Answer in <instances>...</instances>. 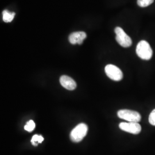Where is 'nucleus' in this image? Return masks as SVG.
<instances>
[{
  "instance_id": "9",
  "label": "nucleus",
  "mask_w": 155,
  "mask_h": 155,
  "mask_svg": "<svg viewBox=\"0 0 155 155\" xmlns=\"http://www.w3.org/2000/svg\"><path fill=\"white\" fill-rule=\"evenodd\" d=\"M15 16V12H10L8 10H4L2 12V19L5 22H11Z\"/></svg>"
},
{
  "instance_id": "5",
  "label": "nucleus",
  "mask_w": 155,
  "mask_h": 155,
  "mask_svg": "<svg viewBox=\"0 0 155 155\" xmlns=\"http://www.w3.org/2000/svg\"><path fill=\"white\" fill-rule=\"evenodd\" d=\"M107 76L114 81H120L123 78L122 71L118 67L113 64H108L105 68Z\"/></svg>"
},
{
  "instance_id": "3",
  "label": "nucleus",
  "mask_w": 155,
  "mask_h": 155,
  "mask_svg": "<svg viewBox=\"0 0 155 155\" xmlns=\"http://www.w3.org/2000/svg\"><path fill=\"white\" fill-rule=\"evenodd\" d=\"M118 117L128 122H139L141 121V116L137 111L123 109L118 111L117 113Z\"/></svg>"
},
{
  "instance_id": "4",
  "label": "nucleus",
  "mask_w": 155,
  "mask_h": 155,
  "mask_svg": "<svg viewBox=\"0 0 155 155\" xmlns=\"http://www.w3.org/2000/svg\"><path fill=\"white\" fill-rule=\"evenodd\" d=\"M114 32L116 34V41L121 46L125 48H127L132 45V39L124 32L122 28L117 27L115 28Z\"/></svg>"
},
{
  "instance_id": "10",
  "label": "nucleus",
  "mask_w": 155,
  "mask_h": 155,
  "mask_svg": "<svg viewBox=\"0 0 155 155\" xmlns=\"http://www.w3.org/2000/svg\"><path fill=\"white\" fill-rule=\"evenodd\" d=\"M44 140V138L41 135L35 134L31 139V143L34 146H37L39 143H41Z\"/></svg>"
},
{
  "instance_id": "6",
  "label": "nucleus",
  "mask_w": 155,
  "mask_h": 155,
  "mask_svg": "<svg viewBox=\"0 0 155 155\" xmlns=\"http://www.w3.org/2000/svg\"><path fill=\"white\" fill-rule=\"evenodd\" d=\"M119 127L122 130L133 134H138L141 131V127L139 122H121Z\"/></svg>"
},
{
  "instance_id": "11",
  "label": "nucleus",
  "mask_w": 155,
  "mask_h": 155,
  "mask_svg": "<svg viewBox=\"0 0 155 155\" xmlns=\"http://www.w3.org/2000/svg\"><path fill=\"white\" fill-rule=\"evenodd\" d=\"M35 128V123L34 122L33 120H29V121L27 122L26 125L24 127L25 130L29 132H32Z\"/></svg>"
},
{
  "instance_id": "13",
  "label": "nucleus",
  "mask_w": 155,
  "mask_h": 155,
  "mask_svg": "<svg viewBox=\"0 0 155 155\" xmlns=\"http://www.w3.org/2000/svg\"><path fill=\"white\" fill-rule=\"evenodd\" d=\"M149 122L152 125L155 126V109L152 110L150 114Z\"/></svg>"
},
{
  "instance_id": "8",
  "label": "nucleus",
  "mask_w": 155,
  "mask_h": 155,
  "mask_svg": "<svg viewBox=\"0 0 155 155\" xmlns=\"http://www.w3.org/2000/svg\"><path fill=\"white\" fill-rule=\"evenodd\" d=\"M60 83L64 88L68 90H74L77 87V83L75 81L67 75H62L60 78Z\"/></svg>"
},
{
  "instance_id": "7",
  "label": "nucleus",
  "mask_w": 155,
  "mask_h": 155,
  "mask_svg": "<svg viewBox=\"0 0 155 155\" xmlns=\"http://www.w3.org/2000/svg\"><path fill=\"white\" fill-rule=\"evenodd\" d=\"M86 33L82 31L73 32L68 37L69 41L72 45H82L83 40L86 38Z\"/></svg>"
},
{
  "instance_id": "1",
  "label": "nucleus",
  "mask_w": 155,
  "mask_h": 155,
  "mask_svg": "<svg viewBox=\"0 0 155 155\" xmlns=\"http://www.w3.org/2000/svg\"><path fill=\"white\" fill-rule=\"evenodd\" d=\"M136 54L141 59L148 61L151 59L153 54V51L147 41L141 40L137 45Z\"/></svg>"
},
{
  "instance_id": "2",
  "label": "nucleus",
  "mask_w": 155,
  "mask_h": 155,
  "mask_svg": "<svg viewBox=\"0 0 155 155\" xmlns=\"http://www.w3.org/2000/svg\"><path fill=\"white\" fill-rule=\"evenodd\" d=\"M88 127L86 124L81 123L78 124L76 127L72 129L70 133V139L72 142L79 143L86 136Z\"/></svg>"
},
{
  "instance_id": "12",
  "label": "nucleus",
  "mask_w": 155,
  "mask_h": 155,
  "mask_svg": "<svg viewBox=\"0 0 155 155\" xmlns=\"http://www.w3.org/2000/svg\"><path fill=\"white\" fill-rule=\"evenodd\" d=\"M154 0H137V4L140 7H147L153 2Z\"/></svg>"
}]
</instances>
